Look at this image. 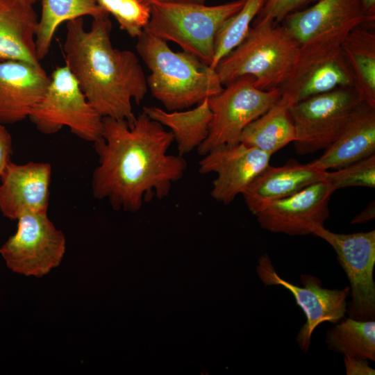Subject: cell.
Listing matches in <instances>:
<instances>
[{
  "label": "cell",
  "instance_id": "1",
  "mask_svg": "<svg viewBox=\"0 0 375 375\" xmlns=\"http://www.w3.org/2000/svg\"><path fill=\"white\" fill-rule=\"evenodd\" d=\"M174 141L171 131L143 111L132 124L103 117L101 137L94 142L98 156L91 180L94 197L131 212L154 197H166L188 165L182 156L168 153Z\"/></svg>",
  "mask_w": 375,
  "mask_h": 375
},
{
  "label": "cell",
  "instance_id": "2",
  "mask_svg": "<svg viewBox=\"0 0 375 375\" xmlns=\"http://www.w3.org/2000/svg\"><path fill=\"white\" fill-rule=\"evenodd\" d=\"M111 30L108 13L93 17L88 30L82 17L67 22L65 65L101 116L132 124L136 117L132 101L140 103L144 99L147 78L133 52L114 48Z\"/></svg>",
  "mask_w": 375,
  "mask_h": 375
},
{
  "label": "cell",
  "instance_id": "3",
  "mask_svg": "<svg viewBox=\"0 0 375 375\" xmlns=\"http://www.w3.org/2000/svg\"><path fill=\"white\" fill-rule=\"evenodd\" d=\"M137 38L136 50L151 72L148 89L167 111L188 108L223 90L216 70L194 56L174 51L144 31Z\"/></svg>",
  "mask_w": 375,
  "mask_h": 375
},
{
  "label": "cell",
  "instance_id": "4",
  "mask_svg": "<svg viewBox=\"0 0 375 375\" xmlns=\"http://www.w3.org/2000/svg\"><path fill=\"white\" fill-rule=\"evenodd\" d=\"M299 44L284 26L269 19L253 22L242 42L224 57L215 70L223 85L252 76L265 91L279 88L294 66Z\"/></svg>",
  "mask_w": 375,
  "mask_h": 375
},
{
  "label": "cell",
  "instance_id": "5",
  "mask_svg": "<svg viewBox=\"0 0 375 375\" xmlns=\"http://www.w3.org/2000/svg\"><path fill=\"white\" fill-rule=\"evenodd\" d=\"M235 0L216 6L188 2H155L144 31L177 44L203 62L210 65L216 34L223 23L243 6Z\"/></svg>",
  "mask_w": 375,
  "mask_h": 375
},
{
  "label": "cell",
  "instance_id": "6",
  "mask_svg": "<svg viewBox=\"0 0 375 375\" xmlns=\"http://www.w3.org/2000/svg\"><path fill=\"white\" fill-rule=\"evenodd\" d=\"M28 119L43 134L67 127L78 138L93 143L103 131V117L89 103L66 65L52 72L44 95Z\"/></svg>",
  "mask_w": 375,
  "mask_h": 375
},
{
  "label": "cell",
  "instance_id": "7",
  "mask_svg": "<svg viewBox=\"0 0 375 375\" xmlns=\"http://www.w3.org/2000/svg\"><path fill=\"white\" fill-rule=\"evenodd\" d=\"M349 31L324 35L300 46L294 66L278 88L281 96L292 105L336 88L353 87L341 49Z\"/></svg>",
  "mask_w": 375,
  "mask_h": 375
},
{
  "label": "cell",
  "instance_id": "8",
  "mask_svg": "<svg viewBox=\"0 0 375 375\" xmlns=\"http://www.w3.org/2000/svg\"><path fill=\"white\" fill-rule=\"evenodd\" d=\"M254 78L247 75L226 85L208 98L212 113L208 134L197 148L201 156L222 144L240 142L244 128L264 114L280 98L279 89L265 91L254 85Z\"/></svg>",
  "mask_w": 375,
  "mask_h": 375
},
{
  "label": "cell",
  "instance_id": "9",
  "mask_svg": "<svg viewBox=\"0 0 375 375\" xmlns=\"http://www.w3.org/2000/svg\"><path fill=\"white\" fill-rule=\"evenodd\" d=\"M362 102L353 87H343L291 105L296 153L306 155L327 148Z\"/></svg>",
  "mask_w": 375,
  "mask_h": 375
},
{
  "label": "cell",
  "instance_id": "10",
  "mask_svg": "<svg viewBox=\"0 0 375 375\" xmlns=\"http://www.w3.org/2000/svg\"><path fill=\"white\" fill-rule=\"evenodd\" d=\"M65 251V235L56 227L47 212L20 217L15 233L0 247V255L10 271L36 278L58 267Z\"/></svg>",
  "mask_w": 375,
  "mask_h": 375
},
{
  "label": "cell",
  "instance_id": "11",
  "mask_svg": "<svg viewBox=\"0 0 375 375\" xmlns=\"http://www.w3.org/2000/svg\"><path fill=\"white\" fill-rule=\"evenodd\" d=\"M310 234L328 242L350 283L351 301L347 303L349 317L366 321L375 319V231L340 234L324 225L311 228Z\"/></svg>",
  "mask_w": 375,
  "mask_h": 375
},
{
  "label": "cell",
  "instance_id": "12",
  "mask_svg": "<svg viewBox=\"0 0 375 375\" xmlns=\"http://www.w3.org/2000/svg\"><path fill=\"white\" fill-rule=\"evenodd\" d=\"M257 274L265 285H281L291 292L297 304L303 310L306 321L296 338L299 346L307 353L314 330L322 323L337 324L345 318L347 298L350 288L328 289L322 286L321 280L310 274H301L303 287L283 279L276 272L269 256L260 257L256 267Z\"/></svg>",
  "mask_w": 375,
  "mask_h": 375
},
{
  "label": "cell",
  "instance_id": "13",
  "mask_svg": "<svg viewBox=\"0 0 375 375\" xmlns=\"http://www.w3.org/2000/svg\"><path fill=\"white\" fill-rule=\"evenodd\" d=\"M271 155L241 142L222 144L203 156L199 172L216 173L210 196L228 205L242 194L253 179L269 165Z\"/></svg>",
  "mask_w": 375,
  "mask_h": 375
},
{
  "label": "cell",
  "instance_id": "14",
  "mask_svg": "<svg viewBox=\"0 0 375 375\" xmlns=\"http://www.w3.org/2000/svg\"><path fill=\"white\" fill-rule=\"evenodd\" d=\"M335 190L327 181L273 201L255 215L260 226L270 232L290 235L310 234L329 217L328 203Z\"/></svg>",
  "mask_w": 375,
  "mask_h": 375
},
{
  "label": "cell",
  "instance_id": "15",
  "mask_svg": "<svg viewBox=\"0 0 375 375\" xmlns=\"http://www.w3.org/2000/svg\"><path fill=\"white\" fill-rule=\"evenodd\" d=\"M52 167L49 162H10L0 177V211L17 220L28 213L47 212Z\"/></svg>",
  "mask_w": 375,
  "mask_h": 375
},
{
  "label": "cell",
  "instance_id": "16",
  "mask_svg": "<svg viewBox=\"0 0 375 375\" xmlns=\"http://www.w3.org/2000/svg\"><path fill=\"white\" fill-rule=\"evenodd\" d=\"M50 81L40 64L0 60V124H15L28 116Z\"/></svg>",
  "mask_w": 375,
  "mask_h": 375
},
{
  "label": "cell",
  "instance_id": "17",
  "mask_svg": "<svg viewBox=\"0 0 375 375\" xmlns=\"http://www.w3.org/2000/svg\"><path fill=\"white\" fill-rule=\"evenodd\" d=\"M282 22L300 46L324 35L367 24L362 0H318L290 14Z\"/></svg>",
  "mask_w": 375,
  "mask_h": 375
},
{
  "label": "cell",
  "instance_id": "18",
  "mask_svg": "<svg viewBox=\"0 0 375 375\" xmlns=\"http://www.w3.org/2000/svg\"><path fill=\"white\" fill-rule=\"evenodd\" d=\"M327 173L312 162L301 164L294 160L279 167L269 165L242 194L249 210L255 215L273 201L326 181Z\"/></svg>",
  "mask_w": 375,
  "mask_h": 375
},
{
  "label": "cell",
  "instance_id": "19",
  "mask_svg": "<svg viewBox=\"0 0 375 375\" xmlns=\"http://www.w3.org/2000/svg\"><path fill=\"white\" fill-rule=\"evenodd\" d=\"M374 154L375 108L362 102L322 156L311 162L328 171L346 167Z\"/></svg>",
  "mask_w": 375,
  "mask_h": 375
},
{
  "label": "cell",
  "instance_id": "20",
  "mask_svg": "<svg viewBox=\"0 0 375 375\" xmlns=\"http://www.w3.org/2000/svg\"><path fill=\"white\" fill-rule=\"evenodd\" d=\"M38 19L26 0H0V60L40 64L35 49Z\"/></svg>",
  "mask_w": 375,
  "mask_h": 375
},
{
  "label": "cell",
  "instance_id": "21",
  "mask_svg": "<svg viewBox=\"0 0 375 375\" xmlns=\"http://www.w3.org/2000/svg\"><path fill=\"white\" fill-rule=\"evenodd\" d=\"M353 88L363 103L375 108L374 25L360 24L351 30L341 44Z\"/></svg>",
  "mask_w": 375,
  "mask_h": 375
},
{
  "label": "cell",
  "instance_id": "22",
  "mask_svg": "<svg viewBox=\"0 0 375 375\" xmlns=\"http://www.w3.org/2000/svg\"><path fill=\"white\" fill-rule=\"evenodd\" d=\"M291 102L281 96L264 114L243 130L240 142L272 156L295 140L294 126L290 115Z\"/></svg>",
  "mask_w": 375,
  "mask_h": 375
},
{
  "label": "cell",
  "instance_id": "23",
  "mask_svg": "<svg viewBox=\"0 0 375 375\" xmlns=\"http://www.w3.org/2000/svg\"><path fill=\"white\" fill-rule=\"evenodd\" d=\"M142 111L170 129L181 156L197 148L206 140L212 117L208 98L191 110L167 111L156 106H144Z\"/></svg>",
  "mask_w": 375,
  "mask_h": 375
},
{
  "label": "cell",
  "instance_id": "24",
  "mask_svg": "<svg viewBox=\"0 0 375 375\" xmlns=\"http://www.w3.org/2000/svg\"><path fill=\"white\" fill-rule=\"evenodd\" d=\"M106 13L96 0H42L35 35L38 60L49 53L56 30L62 22L85 15L95 17Z\"/></svg>",
  "mask_w": 375,
  "mask_h": 375
},
{
  "label": "cell",
  "instance_id": "25",
  "mask_svg": "<svg viewBox=\"0 0 375 375\" xmlns=\"http://www.w3.org/2000/svg\"><path fill=\"white\" fill-rule=\"evenodd\" d=\"M326 342L331 351L375 361V321L344 318L327 331Z\"/></svg>",
  "mask_w": 375,
  "mask_h": 375
},
{
  "label": "cell",
  "instance_id": "26",
  "mask_svg": "<svg viewBox=\"0 0 375 375\" xmlns=\"http://www.w3.org/2000/svg\"><path fill=\"white\" fill-rule=\"evenodd\" d=\"M264 1L244 0L242 7L223 23L215 39L214 55L210 65L212 69H215L219 61L242 42Z\"/></svg>",
  "mask_w": 375,
  "mask_h": 375
},
{
  "label": "cell",
  "instance_id": "27",
  "mask_svg": "<svg viewBox=\"0 0 375 375\" xmlns=\"http://www.w3.org/2000/svg\"><path fill=\"white\" fill-rule=\"evenodd\" d=\"M117 21L120 28L132 38L144 31L151 16V6L142 0H96Z\"/></svg>",
  "mask_w": 375,
  "mask_h": 375
},
{
  "label": "cell",
  "instance_id": "28",
  "mask_svg": "<svg viewBox=\"0 0 375 375\" xmlns=\"http://www.w3.org/2000/svg\"><path fill=\"white\" fill-rule=\"evenodd\" d=\"M335 170L328 171L326 178L335 191L348 187L375 186V154Z\"/></svg>",
  "mask_w": 375,
  "mask_h": 375
},
{
  "label": "cell",
  "instance_id": "29",
  "mask_svg": "<svg viewBox=\"0 0 375 375\" xmlns=\"http://www.w3.org/2000/svg\"><path fill=\"white\" fill-rule=\"evenodd\" d=\"M318 0H265L253 22L269 19L278 24L290 14L303 10Z\"/></svg>",
  "mask_w": 375,
  "mask_h": 375
},
{
  "label": "cell",
  "instance_id": "30",
  "mask_svg": "<svg viewBox=\"0 0 375 375\" xmlns=\"http://www.w3.org/2000/svg\"><path fill=\"white\" fill-rule=\"evenodd\" d=\"M12 153V138L5 126L0 124V177L10 162Z\"/></svg>",
  "mask_w": 375,
  "mask_h": 375
},
{
  "label": "cell",
  "instance_id": "31",
  "mask_svg": "<svg viewBox=\"0 0 375 375\" xmlns=\"http://www.w3.org/2000/svg\"><path fill=\"white\" fill-rule=\"evenodd\" d=\"M344 362L347 375L375 374V370L369 365L368 360L344 355Z\"/></svg>",
  "mask_w": 375,
  "mask_h": 375
},
{
  "label": "cell",
  "instance_id": "32",
  "mask_svg": "<svg viewBox=\"0 0 375 375\" xmlns=\"http://www.w3.org/2000/svg\"><path fill=\"white\" fill-rule=\"evenodd\" d=\"M375 217V205L373 201L360 213L356 215L351 221V224L366 223L374 219Z\"/></svg>",
  "mask_w": 375,
  "mask_h": 375
},
{
  "label": "cell",
  "instance_id": "33",
  "mask_svg": "<svg viewBox=\"0 0 375 375\" xmlns=\"http://www.w3.org/2000/svg\"><path fill=\"white\" fill-rule=\"evenodd\" d=\"M362 6L367 24H375V0H362Z\"/></svg>",
  "mask_w": 375,
  "mask_h": 375
},
{
  "label": "cell",
  "instance_id": "34",
  "mask_svg": "<svg viewBox=\"0 0 375 375\" xmlns=\"http://www.w3.org/2000/svg\"><path fill=\"white\" fill-rule=\"evenodd\" d=\"M145 3L151 5L155 2H188V3H204L206 0H142Z\"/></svg>",
  "mask_w": 375,
  "mask_h": 375
},
{
  "label": "cell",
  "instance_id": "35",
  "mask_svg": "<svg viewBox=\"0 0 375 375\" xmlns=\"http://www.w3.org/2000/svg\"><path fill=\"white\" fill-rule=\"evenodd\" d=\"M26 1L29 2L31 4H33L38 0H26Z\"/></svg>",
  "mask_w": 375,
  "mask_h": 375
}]
</instances>
